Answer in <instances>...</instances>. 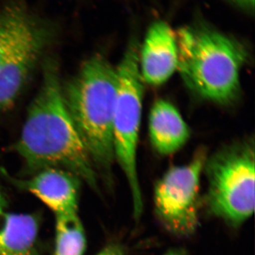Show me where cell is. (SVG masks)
<instances>
[{
    "instance_id": "1",
    "label": "cell",
    "mask_w": 255,
    "mask_h": 255,
    "mask_svg": "<svg viewBox=\"0 0 255 255\" xmlns=\"http://www.w3.org/2000/svg\"><path fill=\"white\" fill-rule=\"evenodd\" d=\"M40 90L28 108L14 150L31 172L65 169L97 189V169L72 122L55 58L43 60Z\"/></svg>"
},
{
    "instance_id": "2",
    "label": "cell",
    "mask_w": 255,
    "mask_h": 255,
    "mask_svg": "<svg viewBox=\"0 0 255 255\" xmlns=\"http://www.w3.org/2000/svg\"><path fill=\"white\" fill-rule=\"evenodd\" d=\"M118 73L103 55L96 53L78 73L62 84L65 107L96 169L108 174L115 160L113 122Z\"/></svg>"
},
{
    "instance_id": "3",
    "label": "cell",
    "mask_w": 255,
    "mask_h": 255,
    "mask_svg": "<svg viewBox=\"0 0 255 255\" xmlns=\"http://www.w3.org/2000/svg\"><path fill=\"white\" fill-rule=\"evenodd\" d=\"M177 71L196 95L219 105L237 100L241 73L248 60L243 44L232 37L206 27L187 26L176 33Z\"/></svg>"
},
{
    "instance_id": "4",
    "label": "cell",
    "mask_w": 255,
    "mask_h": 255,
    "mask_svg": "<svg viewBox=\"0 0 255 255\" xmlns=\"http://www.w3.org/2000/svg\"><path fill=\"white\" fill-rule=\"evenodd\" d=\"M254 142H236L206 159V204L211 214L238 226L255 211Z\"/></svg>"
},
{
    "instance_id": "5",
    "label": "cell",
    "mask_w": 255,
    "mask_h": 255,
    "mask_svg": "<svg viewBox=\"0 0 255 255\" xmlns=\"http://www.w3.org/2000/svg\"><path fill=\"white\" fill-rule=\"evenodd\" d=\"M138 51L137 44L130 43L117 68L118 84L113 122L115 160L128 183L135 220L143 211L137 155L145 83L139 70Z\"/></svg>"
},
{
    "instance_id": "6",
    "label": "cell",
    "mask_w": 255,
    "mask_h": 255,
    "mask_svg": "<svg viewBox=\"0 0 255 255\" xmlns=\"http://www.w3.org/2000/svg\"><path fill=\"white\" fill-rule=\"evenodd\" d=\"M207 154L200 149L187 164L169 169L154 190L155 214L174 236L187 237L199 226V189Z\"/></svg>"
},
{
    "instance_id": "7",
    "label": "cell",
    "mask_w": 255,
    "mask_h": 255,
    "mask_svg": "<svg viewBox=\"0 0 255 255\" xmlns=\"http://www.w3.org/2000/svg\"><path fill=\"white\" fill-rule=\"evenodd\" d=\"M177 36L164 21L152 23L138 51V65L144 83L163 85L177 71Z\"/></svg>"
},
{
    "instance_id": "8",
    "label": "cell",
    "mask_w": 255,
    "mask_h": 255,
    "mask_svg": "<svg viewBox=\"0 0 255 255\" xmlns=\"http://www.w3.org/2000/svg\"><path fill=\"white\" fill-rule=\"evenodd\" d=\"M57 30L56 26L35 37L0 63V112L14 105L40 57L55 39Z\"/></svg>"
},
{
    "instance_id": "9",
    "label": "cell",
    "mask_w": 255,
    "mask_h": 255,
    "mask_svg": "<svg viewBox=\"0 0 255 255\" xmlns=\"http://www.w3.org/2000/svg\"><path fill=\"white\" fill-rule=\"evenodd\" d=\"M56 23L32 10L22 0L0 4V63L35 37Z\"/></svg>"
},
{
    "instance_id": "10",
    "label": "cell",
    "mask_w": 255,
    "mask_h": 255,
    "mask_svg": "<svg viewBox=\"0 0 255 255\" xmlns=\"http://www.w3.org/2000/svg\"><path fill=\"white\" fill-rule=\"evenodd\" d=\"M80 178L65 169L50 167L21 182L55 215L78 213Z\"/></svg>"
},
{
    "instance_id": "11",
    "label": "cell",
    "mask_w": 255,
    "mask_h": 255,
    "mask_svg": "<svg viewBox=\"0 0 255 255\" xmlns=\"http://www.w3.org/2000/svg\"><path fill=\"white\" fill-rule=\"evenodd\" d=\"M149 135L157 153L169 155L185 145L191 131L177 109L167 101L159 100L151 109Z\"/></svg>"
},
{
    "instance_id": "12",
    "label": "cell",
    "mask_w": 255,
    "mask_h": 255,
    "mask_svg": "<svg viewBox=\"0 0 255 255\" xmlns=\"http://www.w3.org/2000/svg\"><path fill=\"white\" fill-rule=\"evenodd\" d=\"M38 233L35 216L4 214L0 226V255H38Z\"/></svg>"
},
{
    "instance_id": "13",
    "label": "cell",
    "mask_w": 255,
    "mask_h": 255,
    "mask_svg": "<svg viewBox=\"0 0 255 255\" xmlns=\"http://www.w3.org/2000/svg\"><path fill=\"white\" fill-rule=\"evenodd\" d=\"M55 216L54 255H84L86 236L78 213Z\"/></svg>"
},
{
    "instance_id": "14",
    "label": "cell",
    "mask_w": 255,
    "mask_h": 255,
    "mask_svg": "<svg viewBox=\"0 0 255 255\" xmlns=\"http://www.w3.org/2000/svg\"><path fill=\"white\" fill-rule=\"evenodd\" d=\"M97 255H124V249L119 245H110Z\"/></svg>"
},
{
    "instance_id": "15",
    "label": "cell",
    "mask_w": 255,
    "mask_h": 255,
    "mask_svg": "<svg viewBox=\"0 0 255 255\" xmlns=\"http://www.w3.org/2000/svg\"><path fill=\"white\" fill-rule=\"evenodd\" d=\"M231 1L246 9H251L254 8L255 0H231Z\"/></svg>"
},
{
    "instance_id": "16",
    "label": "cell",
    "mask_w": 255,
    "mask_h": 255,
    "mask_svg": "<svg viewBox=\"0 0 255 255\" xmlns=\"http://www.w3.org/2000/svg\"><path fill=\"white\" fill-rule=\"evenodd\" d=\"M5 207H6V201H5L4 196L0 189V216L4 215Z\"/></svg>"
},
{
    "instance_id": "17",
    "label": "cell",
    "mask_w": 255,
    "mask_h": 255,
    "mask_svg": "<svg viewBox=\"0 0 255 255\" xmlns=\"http://www.w3.org/2000/svg\"><path fill=\"white\" fill-rule=\"evenodd\" d=\"M165 255H182L179 254V253H168V254H167Z\"/></svg>"
}]
</instances>
